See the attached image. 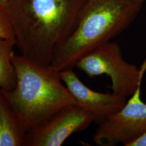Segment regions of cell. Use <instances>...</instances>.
<instances>
[{"instance_id": "6da1fadb", "label": "cell", "mask_w": 146, "mask_h": 146, "mask_svg": "<svg viewBox=\"0 0 146 146\" xmlns=\"http://www.w3.org/2000/svg\"><path fill=\"white\" fill-rule=\"evenodd\" d=\"M87 0H9L3 11L21 55L49 66L73 33Z\"/></svg>"}, {"instance_id": "7a4b0ae2", "label": "cell", "mask_w": 146, "mask_h": 146, "mask_svg": "<svg viewBox=\"0 0 146 146\" xmlns=\"http://www.w3.org/2000/svg\"><path fill=\"white\" fill-rule=\"evenodd\" d=\"M145 0H87L77 26L54 53L49 67L72 69L80 60L110 42L131 25Z\"/></svg>"}, {"instance_id": "3957f363", "label": "cell", "mask_w": 146, "mask_h": 146, "mask_svg": "<svg viewBox=\"0 0 146 146\" xmlns=\"http://www.w3.org/2000/svg\"><path fill=\"white\" fill-rule=\"evenodd\" d=\"M12 62L17 77L15 87L9 91L0 89L26 133L63 108L77 105L58 72L22 55L15 54Z\"/></svg>"}, {"instance_id": "277c9868", "label": "cell", "mask_w": 146, "mask_h": 146, "mask_svg": "<svg viewBox=\"0 0 146 146\" xmlns=\"http://www.w3.org/2000/svg\"><path fill=\"white\" fill-rule=\"evenodd\" d=\"M76 67L90 78L103 74L109 76L113 93L126 99L135 92L143 76L140 69L124 60L120 46L114 42H108L87 55Z\"/></svg>"}, {"instance_id": "5b68a950", "label": "cell", "mask_w": 146, "mask_h": 146, "mask_svg": "<svg viewBox=\"0 0 146 146\" xmlns=\"http://www.w3.org/2000/svg\"><path fill=\"white\" fill-rule=\"evenodd\" d=\"M146 133V104L140 85L122 109L99 125L93 139L98 146H129Z\"/></svg>"}, {"instance_id": "8992f818", "label": "cell", "mask_w": 146, "mask_h": 146, "mask_svg": "<svg viewBox=\"0 0 146 146\" xmlns=\"http://www.w3.org/2000/svg\"><path fill=\"white\" fill-rule=\"evenodd\" d=\"M93 122L88 111L78 105L68 106L28 131L25 146H61L70 136L85 130Z\"/></svg>"}, {"instance_id": "52a82bcc", "label": "cell", "mask_w": 146, "mask_h": 146, "mask_svg": "<svg viewBox=\"0 0 146 146\" xmlns=\"http://www.w3.org/2000/svg\"><path fill=\"white\" fill-rule=\"evenodd\" d=\"M58 74L77 105L92 114L94 122L98 125L122 109L127 102L126 98L113 93H101L89 88L73 69L58 72Z\"/></svg>"}, {"instance_id": "ba28073f", "label": "cell", "mask_w": 146, "mask_h": 146, "mask_svg": "<svg viewBox=\"0 0 146 146\" xmlns=\"http://www.w3.org/2000/svg\"><path fill=\"white\" fill-rule=\"evenodd\" d=\"M26 133L0 89V146H25Z\"/></svg>"}, {"instance_id": "9c48e42d", "label": "cell", "mask_w": 146, "mask_h": 146, "mask_svg": "<svg viewBox=\"0 0 146 146\" xmlns=\"http://www.w3.org/2000/svg\"><path fill=\"white\" fill-rule=\"evenodd\" d=\"M15 39L0 37V89L3 90H11L17 84L15 69L12 62L15 54Z\"/></svg>"}, {"instance_id": "30bf717a", "label": "cell", "mask_w": 146, "mask_h": 146, "mask_svg": "<svg viewBox=\"0 0 146 146\" xmlns=\"http://www.w3.org/2000/svg\"><path fill=\"white\" fill-rule=\"evenodd\" d=\"M0 37L15 39L11 23L5 13L0 9Z\"/></svg>"}, {"instance_id": "8fae6325", "label": "cell", "mask_w": 146, "mask_h": 146, "mask_svg": "<svg viewBox=\"0 0 146 146\" xmlns=\"http://www.w3.org/2000/svg\"><path fill=\"white\" fill-rule=\"evenodd\" d=\"M129 146H146V133L137 140L131 143Z\"/></svg>"}, {"instance_id": "7c38bea8", "label": "cell", "mask_w": 146, "mask_h": 146, "mask_svg": "<svg viewBox=\"0 0 146 146\" xmlns=\"http://www.w3.org/2000/svg\"><path fill=\"white\" fill-rule=\"evenodd\" d=\"M9 0H0V9L3 11L5 8Z\"/></svg>"}, {"instance_id": "4fadbf2b", "label": "cell", "mask_w": 146, "mask_h": 146, "mask_svg": "<svg viewBox=\"0 0 146 146\" xmlns=\"http://www.w3.org/2000/svg\"><path fill=\"white\" fill-rule=\"evenodd\" d=\"M141 72L142 73H145V72L146 71V60L145 61V62L143 63L142 65L141 66V68H140Z\"/></svg>"}, {"instance_id": "5bb4252c", "label": "cell", "mask_w": 146, "mask_h": 146, "mask_svg": "<svg viewBox=\"0 0 146 146\" xmlns=\"http://www.w3.org/2000/svg\"><path fill=\"white\" fill-rule=\"evenodd\" d=\"M145 1H146V0H145Z\"/></svg>"}]
</instances>
